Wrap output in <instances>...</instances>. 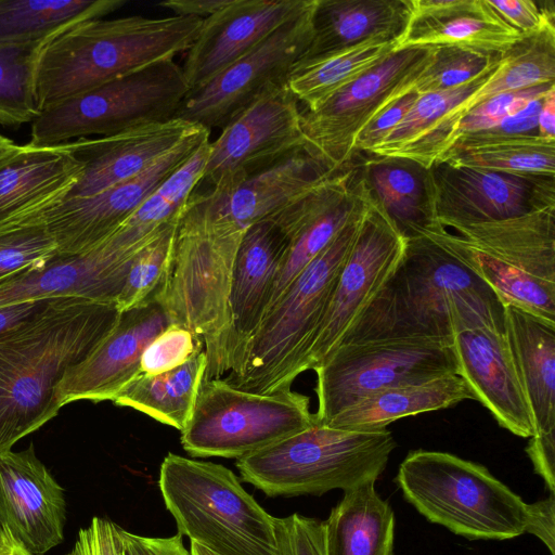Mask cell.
I'll use <instances>...</instances> for the list:
<instances>
[{"label":"cell","instance_id":"cell-39","mask_svg":"<svg viewBox=\"0 0 555 555\" xmlns=\"http://www.w3.org/2000/svg\"><path fill=\"white\" fill-rule=\"evenodd\" d=\"M500 62L501 60L459 87L418 95L401 122L366 154L401 157L421 165L443 117L481 88L491 78Z\"/></svg>","mask_w":555,"mask_h":555},{"label":"cell","instance_id":"cell-15","mask_svg":"<svg viewBox=\"0 0 555 555\" xmlns=\"http://www.w3.org/2000/svg\"><path fill=\"white\" fill-rule=\"evenodd\" d=\"M305 144L299 102L286 83L271 87L210 142L202 181L212 191H230Z\"/></svg>","mask_w":555,"mask_h":555},{"label":"cell","instance_id":"cell-28","mask_svg":"<svg viewBox=\"0 0 555 555\" xmlns=\"http://www.w3.org/2000/svg\"><path fill=\"white\" fill-rule=\"evenodd\" d=\"M411 14L396 50L455 47L502 55L521 38L488 0H410Z\"/></svg>","mask_w":555,"mask_h":555},{"label":"cell","instance_id":"cell-8","mask_svg":"<svg viewBox=\"0 0 555 555\" xmlns=\"http://www.w3.org/2000/svg\"><path fill=\"white\" fill-rule=\"evenodd\" d=\"M158 486L181 535L216 555H278L274 517L225 466L170 452Z\"/></svg>","mask_w":555,"mask_h":555},{"label":"cell","instance_id":"cell-1","mask_svg":"<svg viewBox=\"0 0 555 555\" xmlns=\"http://www.w3.org/2000/svg\"><path fill=\"white\" fill-rule=\"evenodd\" d=\"M476 327L505 333V306L457 259L417 236L406 240L397 268L338 346L404 337L452 341Z\"/></svg>","mask_w":555,"mask_h":555},{"label":"cell","instance_id":"cell-49","mask_svg":"<svg viewBox=\"0 0 555 555\" xmlns=\"http://www.w3.org/2000/svg\"><path fill=\"white\" fill-rule=\"evenodd\" d=\"M418 95L411 90L378 113L358 134L353 146L354 158L369 153L382 142L401 122Z\"/></svg>","mask_w":555,"mask_h":555},{"label":"cell","instance_id":"cell-6","mask_svg":"<svg viewBox=\"0 0 555 555\" xmlns=\"http://www.w3.org/2000/svg\"><path fill=\"white\" fill-rule=\"evenodd\" d=\"M369 192L349 221L266 311L236 373L224 378L257 393L292 387L327 309L340 269L362 223Z\"/></svg>","mask_w":555,"mask_h":555},{"label":"cell","instance_id":"cell-52","mask_svg":"<svg viewBox=\"0 0 555 555\" xmlns=\"http://www.w3.org/2000/svg\"><path fill=\"white\" fill-rule=\"evenodd\" d=\"M525 532L539 538L555 555V499L554 493L547 499L528 504Z\"/></svg>","mask_w":555,"mask_h":555},{"label":"cell","instance_id":"cell-9","mask_svg":"<svg viewBox=\"0 0 555 555\" xmlns=\"http://www.w3.org/2000/svg\"><path fill=\"white\" fill-rule=\"evenodd\" d=\"M396 481L420 514L455 534L508 540L525 533L528 503L480 464L416 450L400 464Z\"/></svg>","mask_w":555,"mask_h":555},{"label":"cell","instance_id":"cell-18","mask_svg":"<svg viewBox=\"0 0 555 555\" xmlns=\"http://www.w3.org/2000/svg\"><path fill=\"white\" fill-rule=\"evenodd\" d=\"M209 137L210 131L202 128L140 175L89 197L67 198L48 210L40 220L54 238L57 255L76 256L96 249Z\"/></svg>","mask_w":555,"mask_h":555},{"label":"cell","instance_id":"cell-34","mask_svg":"<svg viewBox=\"0 0 555 555\" xmlns=\"http://www.w3.org/2000/svg\"><path fill=\"white\" fill-rule=\"evenodd\" d=\"M359 177L404 240L420 236L436 223L428 195V169L401 157L359 154Z\"/></svg>","mask_w":555,"mask_h":555},{"label":"cell","instance_id":"cell-19","mask_svg":"<svg viewBox=\"0 0 555 555\" xmlns=\"http://www.w3.org/2000/svg\"><path fill=\"white\" fill-rule=\"evenodd\" d=\"M170 324L169 315L154 297L120 312L112 331L61 378L55 388L60 405L77 400L113 401L141 374L143 351Z\"/></svg>","mask_w":555,"mask_h":555},{"label":"cell","instance_id":"cell-31","mask_svg":"<svg viewBox=\"0 0 555 555\" xmlns=\"http://www.w3.org/2000/svg\"><path fill=\"white\" fill-rule=\"evenodd\" d=\"M410 14V0H317L312 40L301 60L330 55L374 38L401 39Z\"/></svg>","mask_w":555,"mask_h":555},{"label":"cell","instance_id":"cell-11","mask_svg":"<svg viewBox=\"0 0 555 555\" xmlns=\"http://www.w3.org/2000/svg\"><path fill=\"white\" fill-rule=\"evenodd\" d=\"M189 91L182 67L164 61L42 111L31 122L30 142L55 145L167 121Z\"/></svg>","mask_w":555,"mask_h":555},{"label":"cell","instance_id":"cell-50","mask_svg":"<svg viewBox=\"0 0 555 555\" xmlns=\"http://www.w3.org/2000/svg\"><path fill=\"white\" fill-rule=\"evenodd\" d=\"M122 529L115 522L93 517L78 532L74 547L66 555H122Z\"/></svg>","mask_w":555,"mask_h":555},{"label":"cell","instance_id":"cell-58","mask_svg":"<svg viewBox=\"0 0 555 555\" xmlns=\"http://www.w3.org/2000/svg\"><path fill=\"white\" fill-rule=\"evenodd\" d=\"M13 141L2 134H0V155L3 154L13 145Z\"/></svg>","mask_w":555,"mask_h":555},{"label":"cell","instance_id":"cell-45","mask_svg":"<svg viewBox=\"0 0 555 555\" xmlns=\"http://www.w3.org/2000/svg\"><path fill=\"white\" fill-rule=\"evenodd\" d=\"M204 349L203 343L189 330L170 324L158 334L142 353L141 373L157 375L185 363L194 353Z\"/></svg>","mask_w":555,"mask_h":555},{"label":"cell","instance_id":"cell-43","mask_svg":"<svg viewBox=\"0 0 555 555\" xmlns=\"http://www.w3.org/2000/svg\"><path fill=\"white\" fill-rule=\"evenodd\" d=\"M455 47H437L430 64L412 87L417 94L449 90L473 80L501 60Z\"/></svg>","mask_w":555,"mask_h":555},{"label":"cell","instance_id":"cell-35","mask_svg":"<svg viewBox=\"0 0 555 555\" xmlns=\"http://www.w3.org/2000/svg\"><path fill=\"white\" fill-rule=\"evenodd\" d=\"M374 485L344 491L324 521L326 555H392L395 515Z\"/></svg>","mask_w":555,"mask_h":555},{"label":"cell","instance_id":"cell-13","mask_svg":"<svg viewBox=\"0 0 555 555\" xmlns=\"http://www.w3.org/2000/svg\"><path fill=\"white\" fill-rule=\"evenodd\" d=\"M437 47H408L334 93L317 109L301 108L305 149L333 173L354 166L360 131L385 107L412 90L430 64Z\"/></svg>","mask_w":555,"mask_h":555},{"label":"cell","instance_id":"cell-32","mask_svg":"<svg viewBox=\"0 0 555 555\" xmlns=\"http://www.w3.org/2000/svg\"><path fill=\"white\" fill-rule=\"evenodd\" d=\"M475 397L456 373L418 383L401 384L371 393L335 415L326 426L353 431H377L406 416L455 405Z\"/></svg>","mask_w":555,"mask_h":555},{"label":"cell","instance_id":"cell-56","mask_svg":"<svg viewBox=\"0 0 555 555\" xmlns=\"http://www.w3.org/2000/svg\"><path fill=\"white\" fill-rule=\"evenodd\" d=\"M0 555H33L8 529L0 526Z\"/></svg>","mask_w":555,"mask_h":555},{"label":"cell","instance_id":"cell-16","mask_svg":"<svg viewBox=\"0 0 555 555\" xmlns=\"http://www.w3.org/2000/svg\"><path fill=\"white\" fill-rule=\"evenodd\" d=\"M405 244L385 210L369 194L362 223L306 354L302 372L313 370L338 346L397 268Z\"/></svg>","mask_w":555,"mask_h":555},{"label":"cell","instance_id":"cell-51","mask_svg":"<svg viewBox=\"0 0 555 555\" xmlns=\"http://www.w3.org/2000/svg\"><path fill=\"white\" fill-rule=\"evenodd\" d=\"M122 555H192L180 533L169 538H149L122 529Z\"/></svg>","mask_w":555,"mask_h":555},{"label":"cell","instance_id":"cell-42","mask_svg":"<svg viewBox=\"0 0 555 555\" xmlns=\"http://www.w3.org/2000/svg\"><path fill=\"white\" fill-rule=\"evenodd\" d=\"M179 221L167 224L131 258L115 301L120 312L150 301L162 286L173 258Z\"/></svg>","mask_w":555,"mask_h":555},{"label":"cell","instance_id":"cell-41","mask_svg":"<svg viewBox=\"0 0 555 555\" xmlns=\"http://www.w3.org/2000/svg\"><path fill=\"white\" fill-rule=\"evenodd\" d=\"M50 40L0 42L1 126L18 128L40 114L36 74L41 52Z\"/></svg>","mask_w":555,"mask_h":555},{"label":"cell","instance_id":"cell-37","mask_svg":"<svg viewBox=\"0 0 555 555\" xmlns=\"http://www.w3.org/2000/svg\"><path fill=\"white\" fill-rule=\"evenodd\" d=\"M400 38H374L346 50L300 60L289 73L286 86L302 109L313 111L334 93L396 51Z\"/></svg>","mask_w":555,"mask_h":555},{"label":"cell","instance_id":"cell-44","mask_svg":"<svg viewBox=\"0 0 555 555\" xmlns=\"http://www.w3.org/2000/svg\"><path fill=\"white\" fill-rule=\"evenodd\" d=\"M56 255L55 241L42 221L0 231V280Z\"/></svg>","mask_w":555,"mask_h":555},{"label":"cell","instance_id":"cell-26","mask_svg":"<svg viewBox=\"0 0 555 555\" xmlns=\"http://www.w3.org/2000/svg\"><path fill=\"white\" fill-rule=\"evenodd\" d=\"M202 128L172 118L114 135L74 140L83 169L67 198L89 197L140 175Z\"/></svg>","mask_w":555,"mask_h":555},{"label":"cell","instance_id":"cell-22","mask_svg":"<svg viewBox=\"0 0 555 555\" xmlns=\"http://www.w3.org/2000/svg\"><path fill=\"white\" fill-rule=\"evenodd\" d=\"M82 169L74 141L13 144L0 155V231L40 222L67 198Z\"/></svg>","mask_w":555,"mask_h":555},{"label":"cell","instance_id":"cell-4","mask_svg":"<svg viewBox=\"0 0 555 555\" xmlns=\"http://www.w3.org/2000/svg\"><path fill=\"white\" fill-rule=\"evenodd\" d=\"M246 229L215 220L193 194L180 218L173 258L154 298L171 323L192 332L204 346V379L230 372V291L236 253Z\"/></svg>","mask_w":555,"mask_h":555},{"label":"cell","instance_id":"cell-5","mask_svg":"<svg viewBox=\"0 0 555 555\" xmlns=\"http://www.w3.org/2000/svg\"><path fill=\"white\" fill-rule=\"evenodd\" d=\"M426 236L483 281L504 306L555 323V207L452 228Z\"/></svg>","mask_w":555,"mask_h":555},{"label":"cell","instance_id":"cell-46","mask_svg":"<svg viewBox=\"0 0 555 555\" xmlns=\"http://www.w3.org/2000/svg\"><path fill=\"white\" fill-rule=\"evenodd\" d=\"M555 88L554 82L494 95L467 113L461 120L456 139L465 133L494 127L504 118L524 109L533 100L545 96ZM456 141V140H455Z\"/></svg>","mask_w":555,"mask_h":555},{"label":"cell","instance_id":"cell-38","mask_svg":"<svg viewBox=\"0 0 555 555\" xmlns=\"http://www.w3.org/2000/svg\"><path fill=\"white\" fill-rule=\"evenodd\" d=\"M125 0H0V42L50 40L81 22L102 18Z\"/></svg>","mask_w":555,"mask_h":555},{"label":"cell","instance_id":"cell-48","mask_svg":"<svg viewBox=\"0 0 555 555\" xmlns=\"http://www.w3.org/2000/svg\"><path fill=\"white\" fill-rule=\"evenodd\" d=\"M488 3L522 36L555 24V9L554 5L547 7L550 1L542 2L543 5L532 0H488Z\"/></svg>","mask_w":555,"mask_h":555},{"label":"cell","instance_id":"cell-25","mask_svg":"<svg viewBox=\"0 0 555 555\" xmlns=\"http://www.w3.org/2000/svg\"><path fill=\"white\" fill-rule=\"evenodd\" d=\"M452 346L459 374L475 400L489 410L501 427L521 438L532 437V415L505 333L469 328L455 334Z\"/></svg>","mask_w":555,"mask_h":555},{"label":"cell","instance_id":"cell-30","mask_svg":"<svg viewBox=\"0 0 555 555\" xmlns=\"http://www.w3.org/2000/svg\"><path fill=\"white\" fill-rule=\"evenodd\" d=\"M555 80V24L524 35L511 46L491 78L439 124L424 154L422 166L429 169L454 144L461 120L477 105L505 92L522 90Z\"/></svg>","mask_w":555,"mask_h":555},{"label":"cell","instance_id":"cell-7","mask_svg":"<svg viewBox=\"0 0 555 555\" xmlns=\"http://www.w3.org/2000/svg\"><path fill=\"white\" fill-rule=\"evenodd\" d=\"M397 443L388 429L353 431L320 423L236 460L243 481L269 496L321 495L376 481Z\"/></svg>","mask_w":555,"mask_h":555},{"label":"cell","instance_id":"cell-47","mask_svg":"<svg viewBox=\"0 0 555 555\" xmlns=\"http://www.w3.org/2000/svg\"><path fill=\"white\" fill-rule=\"evenodd\" d=\"M273 522L278 555H326L324 521L292 514Z\"/></svg>","mask_w":555,"mask_h":555},{"label":"cell","instance_id":"cell-17","mask_svg":"<svg viewBox=\"0 0 555 555\" xmlns=\"http://www.w3.org/2000/svg\"><path fill=\"white\" fill-rule=\"evenodd\" d=\"M428 195L435 222L452 229L555 207V176L436 163L428 169Z\"/></svg>","mask_w":555,"mask_h":555},{"label":"cell","instance_id":"cell-14","mask_svg":"<svg viewBox=\"0 0 555 555\" xmlns=\"http://www.w3.org/2000/svg\"><path fill=\"white\" fill-rule=\"evenodd\" d=\"M315 3L210 81L190 90L175 118L209 131L222 128L268 89L286 83L311 43Z\"/></svg>","mask_w":555,"mask_h":555},{"label":"cell","instance_id":"cell-2","mask_svg":"<svg viewBox=\"0 0 555 555\" xmlns=\"http://www.w3.org/2000/svg\"><path fill=\"white\" fill-rule=\"evenodd\" d=\"M120 315L116 302L67 297L0 336V454L52 420L62 408L55 388Z\"/></svg>","mask_w":555,"mask_h":555},{"label":"cell","instance_id":"cell-27","mask_svg":"<svg viewBox=\"0 0 555 555\" xmlns=\"http://www.w3.org/2000/svg\"><path fill=\"white\" fill-rule=\"evenodd\" d=\"M287 246L286 235L271 219L249 225L242 236L230 291V375L237 372L244 348L262 320Z\"/></svg>","mask_w":555,"mask_h":555},{"label":"cell","instance_id":"cell-55","mask_svg":"<svg viewBox=\"0 0 555 555\" xmlns=\"http://www.w3.org/2000/svg\"><path fill=\"white\" fill-rule=\"evenodd\" d=\"M538 134L555 140V88L543 99L538 116Z\"/></svg>","mask_w":555,"mask_h":555},{"label":"cell","instance_id":"cell-21","mask_svg":"<svg viewBox=\"0 0 555 555\" xmlns=\"http://www.w3.org/2000/svg\"><path fill=\"white\" fill-rule=\"evenodd\" d=\"M314 0H231L204 20L182 67L190 90L199 88L242 59Z\"/></svg>","mask_w":555,"mask_h":555},{"label":"cell","instance_id":"cell-24","mask_svg":"<svg viewBox=\"0 0 555 555\" xmlns=\"http://www.w3.org/2000/svg\"><path fill=\"white\" fill-rule=\"evenodd\" d=\"M333 175L323 160L302 147L230 191L194 192L193 198L210 218L247 229L283 210Z\"/></svg>","mask_w":555,"mask_h":555},{"label":"cell","instance_id":"cell-36","mask_svg":"<svg viewBox=\"0 0 555 555\" xmlns=\"http://www.w3.org/2000/svg\"><path fill=\"white\" fill-rule=\"evenodd\" d=\"M206 367V353L201 349L171 371L157 375L139 374L113 402L182 431L192 415Z\"/></svg>","mask_w":555,"mask_h":555},{"label":"cell","instance_id":"cell-54","mask_svg":"<svg viewBox=\"0 0 555 555\" xmlns=\"http://www.w3.org/2000/svg\"><path fill=\"white\" fill-rule=\"evenodd\" d=\"M231 0H165L158 3L178 16L207 18L224 8Z\"/></svg>","mask_w":555,"mask_h":555},{"label":"cell","instance_id":"cell-20","mask_svg":"<svg viewBox=\"0 0 555 555\" xmlns=\"http://www.w3.org/2000/svg\"><path fill=\"white\" fill-rule=\"evenodd\" d=\"M505 336L534 425L527 454L543 480L555 475V323L505 306Z\"/></svg>","mask_w":555,"mask_h":555},{"label":"cell","instance_id":"cell-53","mask_svg":"<svg viewBox=\"0 0 555 555\" xmlns=\"http://www.w3.org/2000/svg\"><path fill=\"white\" fill-rule=\"evenodd\" d=\"M50 300L26 301L0 307V336L34 319L48 306Z\"/></svg>","mask_w":555,"mask_h":555},{"label":"cell","instance_id":"cell-3","mask_svg":"<svg viewBox=\"0 0 555 555\" xmlns=\"http://www.w3.org/2000/svg\"><path fill=\"white\" fill-rule=\"evenodd\" d=\"M203 18L128 16L90 20L43 48L36 74L40 113L112 80L173 60L196 40Z\"/></svg>","mask_w":555,"mask_h":555},{"label":"cell","instance_id":"cell-57","mask_svg":"<svg viewBox=\"0 0 555 555\" xmlns=\"http://www.w3.org/2000/svg\"><path fill=\"white\" fill-rule=\"evenodd\" d=\"M190 552L192 555H216L208 551L207 548H205L204 546L193 541H191Z\"/></svg>","mask_w":555,"mask_h":555},{"label":"cell","instance_id":"cell-40","mask_svg":"<svg viewBox=\"0 0 555 555\" xmlns=\"http://www.w3.org/2000/svg\"><path fill=\"white\" fill-rule=\"evenodd\" d=\"M437 163L519 175L555 176V140L527 134L452 146Z\"/></svg>","mask_w":555,"mask_h":555},{"label":"cell","instance_id":"cell-10","mask_svg":"<svg viewBox=\"0 0 555 555\" xmlns=\"http://www.w3.org/2000/svg\"><path fill=\"white\" fill-rule=\"evenodd\" d=\"M315 423L309 397L292 387L257 393L208 378L198 388L181 444L195 457L237 460Z\"/></svg>","mask_w":555,"mask_h":555},{"label":"cell","instance_id":"cell-33","mask_svg":"<svg viewBox=\"0 0 555 555\" xmlns=\"http://www.w3.org/2000/svg\"><path fill=\"white\" fill-rule=\"evenodd\" d=\"M209 149L210 140L207 139L100 245L115 262L128 264L134 254L160 230L181 218L190 197L203 180Z\"/></svg>","mask_w":555,"mask_h":555},{"label":"cell","instance_id":"cell-29","mask_svg":"<svg viewBox=\"0 0 555 555\" xmlns=\"http://www.w3.org/2000/svg\"><path fill=\"white\" fill-rule=\"evenodd\" d=\"M128 267L114 262L102 247L83 255H56L0 280V307L67 297L115 302Z\"/></svg>","mask_w":555,"mask_h":555},{"label":"cell","instance_id":"cell-12","mask_svg":"<svg viewBox=\"0 0 555 555\" xmlns=\"http://www.w3.org/2000/svg\"><path fill=\"white\" fill-rule=\"evenodd\" d=\"M313 371L317 374L315 420L335 415L378 390L459 374L452 341L387 338L337 346Z\"/></svg>","mask_w":555,"mask_h":555},{"label":"cell","instance_id":"cell-23","mask_svg":"<svg viewBox=\"0 0 555 555\" xmlns=\"http://www.w3.org/2000/svg\"><path fill=\"white\" fill-rule=\"evenodd\" d=\"M63 488L37 457L34 446L0 454V526L33 555L63 541Z\"/></svg>","mask_w":555,"mask_h":555}]
</instances>
